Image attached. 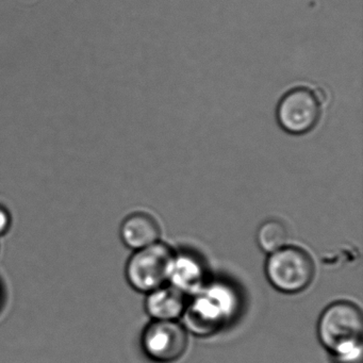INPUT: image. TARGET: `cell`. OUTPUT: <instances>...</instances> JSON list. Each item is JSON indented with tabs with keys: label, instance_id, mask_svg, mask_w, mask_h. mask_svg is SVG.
I'll use <instances>...</instances> for the list:
<instances>
[{
	"label": "cell",
	"instance_id": "12",
	"mask_svg": "<svg viewBox=\"0 0 363 363\" xmlns=\"http://www.w3.org/2000/svg\"><path fill=\"white\" fill-rule=\"evenodd\" d=\"M4 301V290H3V286H1V284H0V307H1V305H3Z\"/></svg>",
	"mask_w": 363,
	"mask_h": 363
},
{
	"label": "cell",
	"instance_id": "5",
	"mask_svg": "<svg viewBox=\"0 0 363 363\" xmlns=\"http://www.w3.org/2000/svg\"><path fill=\"white\" fill-rule=\"evenodd\" d=\"M237 299L230 289L222 284L211 286L201 293L186 308L188 327L199 335H211L233 318Z\"/></svg>",
	"mask_w": 363,
	"mask_h": 363
},
{
	"label": "cell",
	"instance_id": "7",
	"mask_svg": "<svg viewBox=\"0 0 363 363\" xmlns=\"http://www.w3.org/2000/svg\"><path fill=\"white\" fill-rule=\"evenodd\" d=\"M160 233L157 220L144 212H135L127 216L120 228L123 243L135 252L159 242Z\"/></svg>",
	"mask_w": 363,
	"mask_h": 363
},
{
	"label": "cell",
	"instance_id": "2",
	"mask_svg": "<svg viewBox=\"0 0 363 363\" xmlns=\"http://www.w3.org/2000/svg\"><path fill=\"white\" fill-rule=\"evenodd\" d=\"M265 274L276 290L286 294H297L311 284L315 267L306 250L295 246H284L269 255Z\"/></svg>",
	"mask_w": 363,
	"mask_h": 363
},
{
	"label": "cell",
	"instance_id": "4",
	"mask_svg": "<svg viewBox=\"0 0 363 363\" xmlns=\"http://www.w3.org/2000/svg\"><path fill=\"white\" fill-rule=\"evenodd\" d=\"M322 105L316 91L309 86H295L278 101L276 120L280 128L289 135H307L320 122Z\"/></svg>",
	"mask_w": 363,
	"mask_h": 363
},
{
	"label": "cell",
	"instance_id": "11",
	"mask_svg": "<svg viewBox=\"0 0 363 363\" xmlns=\"http://www.w3.org/2000/svg\"><path fill=\"white\" fill-rule=\"evenodd\" d=\"M12 226V216L5 206L0 205V238L7 235Z\"/></svg>",
	"mask_w": 363,
	"mask_h": 363
},
{
	"label": "cell",
	"instance_id": "8",
	"mask_svg": "<svg viewBox=\"0 0 363 363\" xmlns=\"http://www.w3.org/2000/svg\"><path fill=\"white\" fill-rule=\"evenodd\" d=\"M184 293L174 286H162L148 293L145 310L154 320H175L186 311Z\"/></svg>",
	"mask_w": 363,
	"mask_h": 363
},
{
	"label": "cell",
	"instance_id": "3",
	"mask_svg": "<svg viewBox=\"0 0 363 363\" xmlns=\"http://www.w3.org/2000/svg\"><path fill=\"white\" fill-rule=\"evenodd\" d=\"M174 258L173 250L160 242L135 250L125 269L127 281L138 292H152L169 280Z\"/></svg>",
	"mask_w": 363,
	"mask_h": 363
},
{
	"label": "cell",
	"instance_id": "10",
	"mask_svg": "<svg viewBox=\"0 0 363 363\" xmlns=\"http://www.w3.org/2000/svg\"><path fill=\"white\" fill-rule=\"evenodd\" d=\"M288 237V230L284 223L277 220H269L263 223L258 229L257 242L263 252L273 254L286 246Z\"/></svg>",
	"mask_w": 363,
	"mask_h": 363
},
{
	"label": "cell",
	"instance_id": "1",
	"mask_svg": "<svg viewBox=\"0 0 363 363\" xmlns=\"http://www.w3.org/2000/svg\"><path fill=\"white\" fill-rule=\"evenodd\" d=\"M362 330L361 310L350 301L331 303L318 320V340L335 363H361Z\"/></svg>",
	"mask_w": 363,
	"mask_h": 363
},
{
	"label": "cell",
	"instance_id": "6",
	"mask_svg": "<svg viewBox=\"0 0 363 363\" xmlns=\"http://www.w3.org/2000/svg\"><path fill=\"white\" fill-rule=\"evenodd\" d=\"M141 346L150 360L173 363L186 352L188 333L176 320H154L144 329Z\"/></svg>",
	"mask_w": 363,
	"mask_h": 363
},
{
	"label": "cell",
	"instance_id": "9",
	"mask_svg": "<svg viewBox=\"0 0 363 363\" xmlns=\"http://www.w3.org/2000/svg\"><path fill=\"white\" fill-rule=\"evenodd\" d=\"M203 278V267L196 258L191 255H175L169 278L172 286L184 293L199 288Z\"/></svg>",
	"mask_w": 363,
	"mask_h": 363
}]
</instances>
